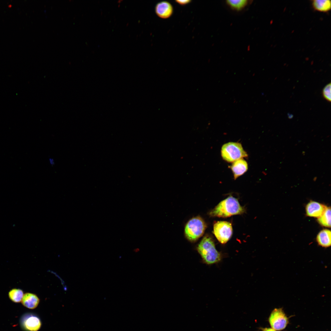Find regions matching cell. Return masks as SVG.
<instances>
[{
    "label": "cell",
    "mask_w": 331,
    "mask_h": 331,
    "mask_svg": "<svg viewBox=\"0 0 331 331\" xmlns=\"http://www.w3.org/2000/svg\"><path fill=\"white\" fill-rule=\"evenodd\" d=\"M318 245L324 248H327L331 245V233L330 230L324 229L318 234L316 238Z\"/></svg>",
    "instance_id": "cell-11"
},
{
    "label": "cell",
    "mask_w": 331,
    "mask_h": 331,
    "mask_svg": "<svg viewBox=\"0 0 331 331\" xmlns=\"http://www.w3.org/2000/svg\"><path fill=\"white\" fill-rule=\"evenodd\" d=\"M261 329L262 331H276L273 329L270 328H261Z\"/></svg>",
    "instance_id": "cell-19"
},
{
    "label": "cell",
    "mask_w": 331,
    "mask_h": 331,
    "mask_svg": "<svg viewBox=\"0 0 331 331\" xmlns=\"http://www.w3.org/2000/svg\"><path fill=\"white\" fill-rule=\"evenodd\" d=\"M155 11L157 15L162 19H167L171 16L173 11V6L169 2L162 1L158 3Z\"/></svg>",
    "instance_id": "cell-9"
},
{
    "label": "cell",
    "mask_w": 331,
    "mask_h": 331,
    "mask_svg": "<svg viewBox=\"0 0 331 331\" xmlns=\"http://www.w3.org/2000/svg\"><path fill=\"white\" fill-rule=\"evenodd\" d=\"M49 162L50 164L52 166H53L55 165V161L54 159L53 158H50L49 159Z\"/></svg>",
    "instance_id": "cell-20"
},
{
    "label": "cell",
    "mask_w": 331,
    "mask_h": 331,
    "mask_svg": "<svg viewBox=\"0 0 331 331\" xmlns=\"http://www.w3.org/2000/svg\"><path fill=\"white\" fill-rule=\"evenodd\" d=\"M331 83L327 84L324 88L322 94L324 97L327 101H331Z\"/></svg>",
    "instance_id": "cell-17"
},
{
    "label": "cell",
    "mask_w": 331,
    "mask_h": 331,
    "mask_svg": "<svg viewBox=\"0 0 331 331\" xmlns=\"http://www.w3.org/2000/svg\"><path fill=\"white\" fill-rule=\"evenodd\" d=\"M20 321L22 328L26 331H37L41 325L38 317L30 313H27L23 315Z\"/></svg>",
    "instance_id": "cell-7"
},
{
    "label": "cell",
    "mask_w": 331,
    "mask_h": 331,
    "mask_svg": "<svg viewBox=\"0 0 331 331\" xmlns=\"http://www.w3.org/2000/svg\"><path fill=\"white\" fill-rule=\"evenodd\" d=\"M327 207L323 204L315 201H310L306 207V215L309 217L318 218L323 214Z\"/></svg>",
    "instance_id": "cell-8"
},
{
    "label": "cell",
    "mask_w": 331,
    "mask_h": 331,
    "mask_svg": "<svg viewBox=\"0 0 331 331\" xmlns=\"http://www.w3.org/2000/svg\"><path fill=\"white\" fill-rule=\"evenodd\" d=\"M221 155L223 159L228 162H232L248 156L242 144L239 143L230 142L222 146Z\"/></svg>",
    "instance_id": "cell-3"
},
{
    "label": "cell",
    "mask_w": 331,
    "mask_h": 331,
    "mask_svg": "<svg viewBox=\"0 0 331 331\" xmlns=\"http://www.w3.org/2000/svg\"><path fill=\"white\" fill-rule=\"evenodd\" d=\"M24 294L23 291L21 289L14 288L9 291L8 296L12 302L18 303L21 302Z\"/></svg>",
    "instance_id": "cell-15"
},
{
    "label": "cell",
    "mask_w": 331,
    "mask_h": 331,
    "mask_svg": "<svg viewBox=\"0 0 331 331\" xmlns=\"http://www.w3.org/2000/svg\"><path fill=\"white\" fill-rule=\"evenodd\" d=\"M245 211V209L240 205L238 200L230 196L220 202L209 214L213 217L226 218L242 214Z\"/></svg>",
    "instance_id": "cell-1"
},
{
    "label": "cell",
    "mask_w": 331,
    "mask_h": 331,
    "mask_svg": "<svg viewBox=\"0 0 331 331\" xmlns=\"http://www.w3.org/2000/svg\"><path fill=\"white\" fill-rule=\"evenodd\" d=\"M312 6L314 10L327 12L331 8V2L329 0H314L312 1Z\"/></svg>",
    "instance_id": "cell-13"
},
{
    "label": "cell",
    "mask_w": 331,
    "mask_h": 331,
    "mask_svg": "<svg viewBox=\"0 0 331 331\" xmlns=\"http://www.w3.org/2000/svg\"><path fill=\"white\" fill-rule=\"evenodd\" d=\"M226 2L231 8L237 10L242 9L247 5L248 2L246 0H228Z\"/></svg>",
    "instance_id": "cell-16"
},
{
    "label": "cell",
    "mask_w": 331,
    "mask_h": 331,
    "mask_svg": "<svg viewBox=\"0 0 331 331\" xmlns=\"http://www.w3.org/2000/svg\"><path fill=\"white\" fill-rule=\"evenodd\" d=\"M138 250V248H136V249H135V250H134V251H135V252H137Z\"/></svg>",
    "instance_id": "cell-21"
},
{
    "label": "cell",
    "mask_w": 331,
    "mask_h": 331,
    "mask_svg": "<svg viewBox=\"0 0 331 331\" xmlns=\"http://www.w3.org/2000/svg\"><path fill=\"white\" fill-rule=\"evenodd\" d=\"M176 2L179 4L181 6L186 5L190 3L191 1L190 0H176Z\"/></svg>",
    "instance_id": "cell-18"
},
{
    "label": "cell",
    "mask_w": 331,
    "mask_h": 331,
    "mask_svg": "<svg viewBox=\"0 0 331 331\" xmlns=\"http://www.w3.org/2000/svg\"><path fill=\"white\" fill-rule=\"evenodd\" d=\"M318 221L321 226L327 227H331V209L327 207L323 214L318 218Z\"/></svg>",
    "instance_id": "cell-14"
},
{
    "label": "cell",
    "mask_w": 331,
    "mask_h": 331,
    "mask_svg": "<svg viewBox=\"0 0 331 331\" xmlns=\"http://www.w3.org/2000/svg\"><path fill=\"white\" fill-rule=\"evenodd\" d=\"M230 167L234 174V179L236 180L247 171L248 165L246 161L242 158L233 162Z\"/></svg>",
    "instance_id": "cell-10"
},
{
    "label": "cell",
    "mask_w": 331,
    "mask_h": 331,
    "mask_svg": "<svg viewBox=\"0 0 331 331\" xmlns=\"http://www.w3.org/2000/svg\"><path fill=\"white\" fill-rule=\"evenodd\" d=\"M206 227L204 221L200 217L192 218L186 224L185 230V236L191 242H195L204 234Z\"/></svg>",
    "instance_id": "cell-4"
},
{
    "label": "cell",
    "mask_w": 331,
    "mask_h": 331,
    "mask_svg": "<svg viewBox=\"0 0 331 331\" xmlns=\"http://www.w3.org/2000/svg\"><path fill=\"white\" fill-rule=\"evenodd\" d=\"M197 249L204 262L207 264H214L221 260V254L216 249L213 239L209 235H206L203 238Z\"/></svg>",
    "instance_id": "cell-2"
},
{
    "label": "cell",
    "mask_w": 331,
    "mask_h": 331,
    "mask_svg": "<svg viewBox=\"0 0 331 331\" xmlns=\"http://www.w3.org/2000/svg\"><path fill=\"white\" fill-rule=\"evenodd\" d=\"M214 234L218 241L221 243H226L230 239L233 234L231 224L225 221L215 223L213 226Z\"/></svg>",
    "instance_id": "cell-5"
},
{
    "label": "cell",
    "mask_w": 331,
    "mask_h": 331,
    "mask_svg": "<svg viewBox=\"0 0 331 331\" xmlns=\"http://www.w3.org/2000/svg\"><path fill=\"white\" fill-rule=\"evenodd\" d=\"M22 305L25 307L31 309L36 308L38 306L40 299L35 294L27 292L24 294L21 301Z\"/></svg>",
    "instance_id": "cell-12"
},
{
    "label": "cell",
    "mask_w": 331,
    "mask_h": 331,
    "mask_svg": "<svg viewBox=\"0 0 331 331\" xmlns=\"http://www.w3.org/2000/svg\"><path fill=\"white\" fill-rule=\"evenodd\" d=\"M269 324L272 328L276 330L284 329L288 323V319L282 308H275L268 318Z\"/></svg>",
    "instance_id": "cell-6"
}]
</instances>
